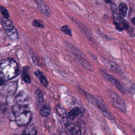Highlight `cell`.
Instances as JSON below:
<instances>
[{
	"instance_id": "cell-13",
	"label": "cell",
	"mask_w": 135,
	"mask_h": 135,
	"mask_svg": "<svg viewBox=\"0 0 135 135\" xmlns=\"http://www.w3.org/2000/svg\"><path fill=\"white\" fill-rule=\"evenodd\" d=\"M81 113L80 108L76 107L71 110L68 113V117L71 120H74L78 115Z\"/></svg>"
},
{
	"instance_id": "cell-25",
	"label": "cell",
	"mask_w": 135,
	"mask_h": 135,
	"mask_svg": "<svg viewBox=\"0 0 135 135\" xmlns=\"http://www.w3.org/2000/svg\"><path fill=\"white\" fill-rule=\"evenodd\" d=\"M105 1V2L107 4H112V0H104Z\"/></svg>"
},
{
	"instance_id": "cell-1",
	"label": "cell",
	"mask_w": 135,
	"mask_h": 135,
	"mask_svg": "<svg viewBox=\"0 0 135 135\" xmlns=\"http://www.w3.org/2000/svg\"><path fill=\"white\" fill-rule=\"evenodd\" d=\"M17 63L12 58L2 59L0 63V77L4 81L11 80L20 74Z\"/></svg>"
},
{
	"instance_id": "cell-2",
	"label": "cell",
	"mask_w": 135,
	"mask_h": 135,
	"mask_svg": "<svg viewBox=\"0 0 135 135\" xmlns=\"http://www.w3.org/2000/svg\"><path fill=\"white\" fill-rule=\"evenodd\" d=\"M13 113L18 126H25L29 123L32 119V112L28 104L15 103L13 107Z\"/></svg>"
},
{
	"instance_id": "cell-18",
	"label": "cell",
	"mask_w": 135,
	"mask_h": 135,
	"mask_svg": "<svg viewBox=\"0 0 135 135\" xmlns=\"http://www.w3.org/2000/svg\"><path fill=\"white\" fill-rule=\"evenodd\" d=\"M51 113V109L47 105L43 106L40 110V115L42 117H47Z\"/></svg>"
},
{
	"instance_id": "cell-14",
	"label": "cell",
	"mask_w": 135,
	"mask_h": 135,
	"mask_svg": "<svg viewBox=\"0 0 135 135\" xmlns=\"http://www.w3.org/2000/svg\"><path fill=\"white\" fill-rule=\"evenodd\" d=\"M128 11L127 5L123 3H120L119 5V13L121 17H125Z\"/></svg>"
},
{
	"instance_id": "cell-27",
	"label": "cell",
	"mask_w": 135,
	"mask_h": 135,
	"mask_svg": "<svg viewBox=\"0 0 135 135\" xmlns=\"http://www.w3.org/2000/svg\"><path fill=\"white\" fill-rule=\"evenodd\" d=\"M61 1H64V0H61Z\"/></svg>"
},
{
	"instance_id": "cell-20",
	"label": "cell",
	"mask_w": 135,
	"mask_h": 135,
	"mask_svg": "<svg viewBox=\"0 0 135 135\" xmlns=\"http://www.w3.org/2000/svg\"><path fill=\"white\" fill-rule=\"evenodd\" d=\"M60 30L65 34L69 35V36H72V31L70 28V27L67 25H65L62 26L61 28H60Z\"/></svg>"
},
{
	"instance_id": "cell-21",
	"label": "cell",
	"mask_w": 135,
	"mask_h": 135,
	"mask_svg": "<svg viewBox=\"0 0 135 135\" xmlns=\"http://www.w3.org/2000/svg\"><path fill=\"white\" fill-rule=\"evenodd\" d=\"M56 110L59 113V114L63 118H65L66 117V111L64 109L61 107L59 105H57L56 107Z\"/></svg>"
},
{
	"instance_id": "cell-9",
	"label": "cell",
	"mask_w": 135,
	"mask_h": 135,
	"mask_svg": "<svg viewBox=\"0 0 135 135\" xmlns=\"http://www.w3.org/2000/svg\"><path fill=\"white\" fill-rule=\"evenodd\" d=\"M101 73L103 75V76L108 80H109V81H110L114 85H115L117 89L122 93H124V90L123 88V86H122V85L120 84V83L119 82V81H118L117 79H115V78H114L113 77H112L111 75L108 74V73H107L106 72H105L103 70H101Z\"/></svg>"
},
{
	"instance_id": "cell-17",
	"label": "cell",
	"mask_w": 135,
	"mask_h": 135,
	"mask_svg": "<svg viewBox=\"0 0 135 135\" xmlns=\"http://www.w3.org/2000/svg\"><path fill=\"white\" fill-rule=\"evenodd\" d=\"M21 135H36V131L34 127L30 126L25 128Z\"/></svg>"
},
{
	"instance_id": "cell-5",
	"label": "cell",
	"mask_w": 135,
	"mask_h": 135,
	"mask_svg": "<svg viewBox=\"0 0 135 135\" xmlns=\"http://www.w3.org/2000/svg\"><path fill=\"white\" fill-rule=\"evenodd\" d=\"M111 98L112 104L114 107L122 112L126 111L127 106L126 103L119 95H118L117 94L113 93L111 94Z\"/></svg>"
},
{
	"instance_id": "cell-7",
	"label": "cell",
	"mask_w": 135,
	"mask_h": 135,
	"mask_svg": "<svg viewBox=\"0 0 135 135\" xmlns=\"http://www.w3.org/2000/svg\"><path fill=\"white\" fill-rule=\"evenodd\" d=\"M17 86V83L16 81L11 82L4 86L1 90L2 93L7 95H13L15 92Z\"/></svg>"
},
{
	"instance_id": "cell-23",
	"label": "cell",
	"mask_w": 135,
	"mask_h": 135,
	"mask_svg": "<svg viewBox=\"0 0 135 135\" xmlns=\"http://www.w3.org/2000/svg\"><path fill=\"white\" fill-rule=\"evenodd\" d=\"M1 14H2L4 18H5L6 19L9 18V13H8L7 9L6 8H5L4 7H3V6H1Z\"/></svg>"
},
{
	"instance_id": "cell-10",
	"label": "cell",
	"mask_w": 135,
	"mask_h": 135,
	"mask_svg": "<svg viewBox=\"0 0 135 135\" xmlns=\"http://www.w3.org/2000/svg\"><path fill=\"white\" fill-rule=\"evenodd\" d=\"M66 127L72 135H81L80 129L75 124L68 122L66 124Z\"/></svg>"
},
{
	"instance_id": "cell-16",
	"label": "cell",
	"mask_w": 135,
	"mask_h": 135,
	"mask_svg": "<svg viewBox=\"0 0 135 135\" xmlns=\"http://www.w3.org/2000/svg\"><path fill=\"white\" fill-rule=\"evenodd\" d=\"M34 97H35V99L36 102L38 104H41L43 101V97L42 92L38 89L36 90L35 91Z\"/></svg>"
},
{
	"instance_id": "cell-12",
	"label": "cell",
	"mask_w": 135,
	"mask_h": 135,
	"mask_svg": "<svg viewBox=\"0 0 135 135\" xmlns=\"http://www.w3.org/2000/svg\"><path fill=\"white\" fill-rule=\"evenodd\" d=\"M34 74L37 77V78L39 79L40 82L45 87H46L48 85L49 82H48L45 76V75L43 74V73L41 71H40V70H37L34 72Z\"/></svg>"
},
{
	"instance_id": "cell-3",
	"label": "cell",
	"mask_w": 135,
	"mask_h": 135,
	"mask_svg": "<svg viewBox=\"0 0 135 135\" xmlns=\"http://www.w3.org/2000/svg\"><path fill=\"white\" fill-rule=\"evenodd\" d=\"M1 22L3 30L9 39L13 42H17L18 39V34L12 22L3 17H1Z\"/></svg>"
},
{
	"instance_id": "cell-6",
	"label": "cell",
	"mask_w": 135,
	"mask_h": 135,
	"mask_svg": "<svg viewBox=\"0 0 135 135\" xmlns=\"http://www.w3.org/2000/svg\"><path fill=\"white\" fill-rule=\"evenodd\" d=\"M113 23L115 25V28L119 31H122L124 30H127L129 27L128 23L121 16L114 17Z\"/></svg>"
},
{
	"instance_id": "cell-11",
	"label": "cell",
	"mask_w": 135,
	"mask_h": 135,
	"mask_svg": "<svg viewBox=\"0 0 135 135\" xmlns=\"http://www.w3.org/2000/svg\"><path fill=\"white\" fill-rule=\"evenodd\" d=\"M15 101L16 103L28 104V96L27 94L23 91L20 92L15 98Z\"/></svg>"
},
{
	"instance_id": "cell-28",
	"label": "cell",
	"mask_w": 135,
	"mask_h": 135,
	"mask_svg": "<svg viewBox=\"0 0 135 135\" xmlns=\"http://www.w3.org/2000/svg\"><path fill=\"white\" fill-rule=\"evenodd\" d=\"M134 36H135V35H134Z\"/></svg>"
},
{
	"instance_id": "cell-26",
	"label": "cell",
	"mask_w": 135,
	"mask_h": 135,
	"mask_svg": "<svg viewBox=\"0 0 135 135\" xmlns=\"http://www.w3.org/2000/svg\"><path fill=\"white\" fill-rule=\"evenodd\" d=\"M131 22H132V23L135 25V17H133V18L131 19Z\"/></svg>"
},
{
	"instance_id": "cell-15",
	"label": "cell",
	"mask_w": 135,
	"mask_h": 135,
	"mask_svg": "<svg viewBox=\"0 0 135 135\" xmlns=\"http://www.w3.org/2000/svg\"><path fill=\"white\" fill-rule=\"evenodd\" d=\"M27 68H28L27 66L25 67L23 69L22 74V78L25 82H26L27 83H31V78L28 74V70Z\"/></svg>"
},
{
	"instance_id": "cell-4",
	"label": "cell",
	"mask_w": 135,
	"mask_h": 135,
	"mask_svg": "<svg viewBox=\"0 0 135 135\" xmlns=\"http://www.w3.org/2000/svg\"><path fill=\"white\" fill-rule=\"evenodd\" d=\"M70 50L78 62H79L82 66L89 70H93V68L91 64H90L84 57L81 56V53H80V51H78L76 48H75L74 46H73L72 45H70Z\"/></svg>"
},
{
	"instance_id": "cell-22",
	"label": "cell",
	"mask_w": 135,
	"mask_h": 135,
	"mask_svg": "<svg viewBox=\"0 0 135 135\" xmlns=\"http://www.w3.org/2000/svg\"><path fill=\"white\" fill-rule=\"evenodd\" d=\"M32 25L33 26L36 27L43 28L45 27V25H44L43 22L38 20H34L32 22Z\"/></svg>"
},
{
	"instance_id": "cell-24",
	"label": "cell",
	"mask_w": 135,
	"mask_h": 135,
	"mask_svg": "<svg viewBox=\"0 0 135 135\" xmlns=\"http://www.w3.org/2000/svg\"><path fill=\"white\" fill-rule=\"evenodd\" d=\"M111 9L112 11L114 13H117V5H115L114 4H113V3L111 4Z\"/></svg>"
},
{
	"instance_id": "cell-19",
	"label": "cell",
	"mask_w": 135,
	"mask_h": 135,
	"mask_svg": "<svg viewBox=\"0 0 135 135\" xmlns=\"http://www.w3.org/2000/svg\"><path fill=\"white\" fill-rule=\"evenodd\" d=\"M103 62H104L106 66H108L109 68H110L111 70L112 71L117 70V68H118L117 65L114 62L107 60H105V61H103Z\"/></svg>"
},
{
	"instance_id": "cell-29",
	"label": "cell",
	"mask_w": 135,
	"mask_h": 135,
	"mask_svg": "<svg viewBox=\"0 0 135 135\" xmlns=\"http://www.w3.org/2000/svg\"></svg>"
},
{
	"instance_id": "cell-8",
	"label": "cell",
	"mask_w": 135,
	"mask_h": 135,
	"mask_svg": "<svg viewBox=\"0 0 135 135\" xmlns=\"http://www.w3.org/2000/svg\"><path fill=\"white\" fill-rule=\"evenodd\" d=\"M36 4L38 9L47 17L51 15V11L47 5L42 0H33Z\"/></svg>"
}]
</instances>
